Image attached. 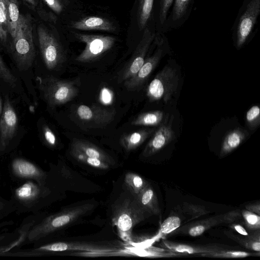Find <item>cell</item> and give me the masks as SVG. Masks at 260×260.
<instances>
[{
  "label": "cell",
  "mask_w": 260,
  "mask_h": 260,
  "mask_svg": "<svg viewBox=\"0 0 260 260\" xmlns=\"http://www.w3.org/2000/svg\"><path fill=\"white\" fill-rule=\"evenodd\" d=\"M156 37L155 33L147 26L129 60L119 72L118 82L121 83L135 76L143 64L148 50Z\"/></svg>",
  "instance_id": "cell-10"
},
{
  "label": "cell",
  "mask_w": 260,
  "mask_h": 260,
  "mask_svg": "<svg viewBox=\"0 0 260 260\" xmlns=\"http://www.w3.org/2000/svg\"><path fill=\"white\" fill-rule=\"evenodd\" d=\"M148 183L139 175L127 173L124 178V184L135 199L139 195Z\"/></svg>",
  "instance_id": "cell-29"
},
{
  "label": "cell",
  "mask_w": 260,
  "mask_h": 260,
  "mask_svg": "<svg viewBox=\"0 0 260 260\" xmlns=\"http://www.w3.org/2000/svg\"><path fill=\"white\" fill-rule=\"evenodd\" d=\"M162 246L170 251L183 254H201L223 249H229L230 247L220 244L194 245L173 242L162 240Z\"/></svg>",
  "instance_id": "cell-16"
},
{
  "label": "cell",
  "mask_w": 260,
  "mask_h": 260,
  "mask_svg": "<svg viewBox=\"0 0 260 260\" xmlns=\"http://www.w3.org/2000/svg\"><path fill=\"white\" fill-rule=\"evenodd\" d=\"M245 209L255 213L260 216V203L257 202L256 203L247 204L245 206Z\"/></svg>",
  "instance_id": "cell-43"
},
{
  "label": "cell",
  "mask_w": 260,
  "mask_h": 260,
  "mask_svg": "<svg viewBox=\"0 0 260 260\" xmlns=\"http://www.w3.org/2000/svg\"><path fill=\"white\" fill-rule=\"evenodd\" d=\"M246 119L251 129L256 127L260 123V109L258 106H253L247 112Z\"/></svg>",
  "instance_id": "cell-36"
},
{
  "label": "cell",
  "mask_w": 260,
  "mask_h": 260,
  "mask_svg": "<svg viewBox=\"0 0 260 260\" xmlns=\"http://www.w3.org/2000/svg\"><path fill=\"white\" fill-rule=\"evenodd\" d=\"M93 208L91 204H85L66 209L62 211L50 215L35 226L28 234L30 241L38 240L67 226L82 216Z\"/></svg>",
  "instance_id": "cell-7"
},
{
  "label": "cell",
  "mask_w": 260,
  "mask_h": 260,
  "mask_svg": "<svg viewBox=\"0 0 260 260\" xmlns=\"http://www.w3.org/2000/svg\"><path fill=\"white\" fill-rule=\"evenodd\" d=\"M100 100L104 105L111 104L113 100V92L107 87H103L100 91Z\"/></svg>",
  "instance_id": "cell-41"
},
{
  "label": "cell",
  "mask_w": 260,
  "mask_h": 260,
  "mask_svg": "<svg viewBox=\"0 0 260 260\" xmlns=\"http://www.w3.org/2000/svg\"><path fill=\"white\" fill-rule=\"evenodd\" d=\"M174 116L172 115L169 121L165 119L156 130L144 149L142 155L145 157L150 156L161 150L174 138L172 129Z\"/></svg>",
  "instance_id": "cell-13"
},
{
  "label": "cell",
  "mask_w": 260,
  "mask_h": 260,
  "mask_svg": "<svg viewBox=\"0 0 260 260\" xmlns=\"http://www.w3.org/2000/svg\"><path fill=\"white\" fill-rule=\"evenodd\" d=\"M193 0H174L172 14L174 22H182L188 16Z\"/></svg>",
  "instance_id": "cell-28"
},
{
  "label": "cell",
  "mask_w": 260,
  "mask_h": 260,
  "mask_svg": "<svg viewBox=\"0 0 260 260\" xmlns=\"http://www.w3.org/2000/svg\"><path fill=\"white\" fill-rule=\"evenodd\" d=\"M71 154L79 161L92 167L106 170L109 169L111 166L108 163L97 158L89 157L75 152H71Z\"/></svg>",
  "instance_id": "cell-34"
},
{
  "label": "cell",
  "mask_w": 260,
  "mask_h": 260,
  "mask_svg": "<svg viewBox=\"0 0 260 260\" xmlns=\"http://www.w3.org/2000/svg\"><path fill=\"white\" fill-rule=\"evenodd\" d=\"M63 30L68 40L85 44L84 49L75 59L80 62L85 63L95 60L113 49L120 42L118 36L114 34H94Z\"/></svg>",
  "instance_id": "cell-4"
},
{
  "label": "cell",
  "mask_w": 260,
  "mask_h": 260,
  "mask_svg": "<svg viewBox=\"0 0 260 260\" xmlns=\"http://www.w3.org/2000/svg\"><path fill=\"white\" fill-rule=\"evenodd\" d=\"M71 152L101 159L110 165L114 164L113 159L102 149L91 143L82 139H74L71 144Z\"/></svg>",
  "instance_id": "cell-19"
},
{
  "label": "cell",
  "mask_w": 260,
  "mask_h": 260,
  "mask_svg": "<svg viewBox=\"0 0 260 260\" xmlns=\"http://www.w3.org/2000/svg\"><path fill=\"white\" fill-rule=\"evenodd\" d=\"M58 24H40L37 27V35L40 53L46 68L55 70L67 59V50L64 42L67 38L61 26ZM61 26V25H60Z\"/></svg>",
  "instance_id": "cell-2"
},
{
  "label": "cell",
  "mask_w": 260,
  "mask_h": 260,
  "mask_svg": "<svg viewBox=\"0 0 260 260\" xmlns=\"http://www.w3.org/2000/svg\"><path fill=\"white\" fill-rule=\"evenodd\" d=\"M230 227L234 231L237 232L239 234L246 237L252 236L260 232V230L251 231L246 229L241 223H233L230 224Z\"/></svg>",
  "instance_id": "cell-39"
},
{
  "label": "cell",
  "mask_w": 260,
  "mask_h": 260,
  "mask_svg": "<svg viewBox=\"0 0 260 260\" xmlns=\"http://www.w3.org/2000/svg\"><path fill=\"white\" fill-rule=\"evenodd\" d=\"M153 131L145 129L125 134L121 137L120 144L127 151L133 150L141 145Z\"/></svg>",
  "instance_id": "cell-24"
},
{
  "label": "cell",
  "mask_w": 260,
  "mask_h": 260,
  "mask_svg": "<svg viewBox=\"0 0 260 260\" xmlns=\"http://www.w3.org/2000/svg\"><path fill=\"white\" fill-rule=\"evenodd\" d=\"M148 213L133 196L118 200L113 207L112 221L116 226L119 236L124 240H132L133 228L144 220Z\"/></svg>",
  "instance_id": "cell-5"
},
{
  "label": "cell",
  "mask_w": 260,
  "mask_h": 260,
  "mask_svg": "<svg viewBox=\"0 0 260 260\" xmlns=\"http://www.w3.org/2000/svg\"><path fill=\"white\" fill-rule=\"evenodd\" d=\"M178 81L177 71L167 66L157 74L147 86V96L150 102L162 100L167 103L176 91Z\"/></svg>",
  "instance_id": "cell-8"
},
{
  "label": "cell",
  "mask_w": 260,
  "mask_h": 260,
  "mask_svg": "<svg viewBox=\"0 0 260 260\" xmlns=\"http://www.w3.org/2000/svg\"><path fill=\"white\" fill-rule=\"evenodd\" d=\"M22 2L30 9L37 11L41 5L39 0H21Z\"/></svg>",
  "instance_id": "cell-42"
},
{
  "label": "cell",
  "mask_w": 260,
  "mask_h": 260,
  "mask_svg": "<svg viewBox=\"0 0 260 260\" xmlns=\"http://www.w3.org/2000/svg\"><path fill=\"white\" fill-rule=\"evenodd\" d=\"M248 134L246 131L240 128H235L225 136L222 143L220 157H223L237 148L245 139Z\"/></svg>",
  "instance_id": "cell-22"
},
{
  "label": "cell",
  "mask_w": 260,
  "mask_h": 260,
  "mask_svg": "<svg viewBox=\"0 0 260 260\" xmlns=\"http://www.w3.org/2000/svg\"><path fill=\"white\" fill-rule=\"evenodd\" d=\"M18 117L8 96L5 98L0 117V149L6 148L18 127Z\"/></svg>",
  "instance_id": "cell-12"
},
{
  "label": "cell",
  "mask_w": 260,
  "mask_h": 260,
  "mask_svg": "<svg viewBox=\"0 0 260 260\" xmlns=\"http://www.w3.org/2000/svg\"><path fill=\"white\" fill-rule=\"evenodd\" d=\"M0 78L11 86H15L17 79L0 56Z\"/></svg>",
  "instance_id": "cell-37"
},
{
  "label": "cell",
  "mask_w": 260,
  "mask_h": 260,
  "mask_svg": "<svg viewBox=\"0 0 260 260\" xmlns=\"http://www.w3.org/2000/svg\"><path fill=\"white\" fill-rule=\"evenodd\" d=\"M33 28L34 20L31 15L28 13L20 14L10 50L16 64L21 71L28 69L35 59Z\"/></svg>",
  "instance_id": "cell-3"
},
{
  "label": "cell",
  "mask_w": 260,
  "mask_h": 260,
  "mask_svg": "<svg viewBox=\"0 0 260 260\" xmlns=\"http://www.w3.org/2000/svg\"><path fill=\"white\" fill-rule=\"evenodd\" d=\"M260 14V0H245L234 24L236 47L240 48L251 35Z\"/></svg>",
  "instance_id": "cell-9"
},
{
  "label": "cell",
  "mask_w": 260,
  "mask_h": 260,
  "mask_svg": "<svg viewBox=\"0 0 260 260\" xmlns=\"http://www.w3.org/2000/svg\"><path fill=\"white\" fill-rule=\"evenodd\" d=\"M59 19L71 11L81 6L84 3L79 0H39Z\"/></svg>",
  "instance_id": "cell-20"
},
{
  "label": "cell",
  "mask_w": 260,
  "mask_h": 260,
  "mask_svg": "<svg viewBox=\"0 0 260 260\" xmlns=\"http://www.w3.org/2000/svg\"><path fill=\"white\" fill-rule=\"evenodd\" d=\"M162 53V49L158 47L151 56L145 59L143 64L136 74L124 81V86L127 90H134L142 85L155 68Z\"/></svg>",
  "instance_id": "cell-15"
},
{
  "label": "cell",
  "mask_w": 260,
  "mask_h": 260,
  "mask_svg": "<svg viewBox=\"0 0 260 260\" xmlns=\"http://www.w3.org/2000/svg\"><path fill=\"white\" fill-rule=\"evenodd\" d=\"M40 186L33 182L28 181L15 190V196L21 202H33L41 196V189Z\"/></svg>",
  "instance_id": "cell-25"
},
{
  "label": "cell",
  "mask_w": 260,
  "mask_h": 260,
  "mask_svg": "<svg viewBox=\"0 0 260 260\" xmlns=\"http://www.w3.org/2000/svg\"><path fill=\"white\" fill-rule=\"evenodd\" d=\"M225 234L245 248L255 252H260V232L255 235L243 237H239L231 232H225Z\"/></svg>",
  "instance_id": "cell-30"
},
{
  "label": "cell",
  "mask_w": 260,
  "mask_h": 260,
  "mask_svg": "<svg viewBox=\"0 0 260 260\" xmlns=\"http://www.w3.org/2000/svg\"><path fill=\"white\" fill-rule=\"evenodd\" d=\"M222 223H224L223 214L185 224L178 228L173 234L197 237L202 235L211 228Z\"/></svg>",
  "instance_id": "cell-18"
},
{
  "label": "cell",
  "mask_w": 260,
  "mask_h": 260,
  "mask_svg": "<svg viewBox=\"0 0 260 260\" xmlns=\"http://www.w3.org/2000/svg\"><path fill=\"white\" fill-rule=\"evenodd\" d=\"M181 219L176 213L172 212L161 224L157 238H164L180 226Z\"/></svg>",
  "instance_id": "cell-31"
},
{
  "label": "cell",
  "mask_w": 260,
  "mask_h": 260,
  "mask_svg": "<svg viewBox=\"0 0 260 260\" xmlns=\"http://www.w3.org/2000/svg\"><path fill=\"white\" fill-rule=\"evenodd\" d=\"M174 0H160L159 11V20L163 24L166 20L168 13Z\"/></svg>",
  "instance_id": "cell-38"
},
{
  "label": "cell",
  "mask_w": 260,
  "mask_h": 260,
  "mask_svg": "<svg viewBox=\"0 0 260 260\" xmlns=\"http://www.w3.org/2000/svg\"><path fill=\"white\" fill-rule=\"evenodd\" d=\"M2 110H3V105H2V99L1 98V95H0V117H1V114L2 112Z\"/></svg>",
  "instance_id": "cell-44"
},
{
  "label": "cell",
  "mask_w": 260,
  "mask_h": 260,
  "mask_svg": "<svg viewBox=\"0 0 260 260\" xmlns=\"http://www.w3.org/2000/svg\"><path fill=\"white\" fill-rule=\"evenodd\" d=\"M200 255L204 257L214 258H243L251 256H259V252L251 253L245 251L230 250L229 249L202 253Z\"/></svg>",
  "instance_id": "cell-32"
},
{
  "label": "cell",
  "mask_w": 260,
  "mask_h": 260,
  "mask_svg": "<svg viewBox=\"0 0 260 260\" xmlns=\"http://www.w3.org/2000/svg\"><path fill=\"white\" fill-rule=\"evenodd\" d=\"M59 23L68 30L101 31L116 35L121 31L118 21L106 8L84 4L61 17Z\"/></svg>",
  "instance_id": "cell-1"
},
{
  "label": "cell",
  "mask_w": 260,
  "mask_h": 260,
  "mask_svg": "<svg viewBox=\"0 0 260 260\" xmlns=\"http://www.w3.org/2000/svg\"><path fill=\"white\" fill-rule=\"evenodd\" d=\"M242 224L251 231L260 230V216L246 209L241 210Z\"/></svg>",
  "instance_id": "cell-35"
},
{
  "label": "cell",
  "mask_w": 260,
  "mask_h": 260,
  "mask_svg": "<svg viewBox=\"0 0 260 260\" xmlns=\"http://www.w3.org/2000/svg\"><path fill=\"white\" fill-rule=\"evenodd\" d=\"M37 78L38 88L50 107L64 104L74 99L79 92V79L60 80L51 76Z\"/></svg>",
  "instance_id": "cell-6"
},
{
  "label": "cell",
  "mask_w": 260,
  "mask_h": 260,
  "mask_svg": "<svg viewBox=\"0 0 260 260\" xmlns=\"http://www.w3.org/2000/svg\"><path fill=\"white\" fill-rule=\"evenodd\" d=\"M154 0H137L136 21L138 30L143 31L151 18Z\"/></svg>",
  "instance_id": "cell-23"
},
{
  "label": "cell",
  "mask_w": 260,
  "mask_h": 260,
  "mask_svg": "<svg viewBox=\"0 0 260 260\" xmlns=\"http://www.w3.org/2000/svg\"><path fill=\"white\" fill-rule=\"evenodd\" d=\"M76 114L78 118L85 123L104 126L113 121L116 111L114 109L98 105H81L76 108Z\"/></svg>",
  "instance_id": "cell-11"
},
{
  "label": "cell",
  "mask_w": 260,
  "mask_h": 260,
  "mask_svg": "<svg viewBox=\"0 0 260 260\" xmlns=\"http://www.w3.org/2000/svg\"><path fill=\"white\" fill-rule=\"evenodd\" d=\"M139 204L148 213L157 215L160 212L156 194L151 185L148 183L136 199Z\"/></svg>",
  "instance_id": "cell-21"
},
{
  "label": "cell",
  "mask_w": 260,
  "mask_h": 260,
  "mask_svg": "<svg viewBox=\"0 0 260 260\" xmlns=\"http://www.w3.org/2000/svg\"><path fill=\"white\" fill-rule=\"evenodd\" d=\"M7 13L9 32L12 40L15 37L16 28L20 19L18 0H5Z\"/></svg>",
  "instance_id": "cell-26"
},
{
  "label": "cell",
  "mask_w": 260,
  "mask_h": 260,
  "mask_svg": "<svg viewBox=\"0 0 260 260\" xmlns=\"http://www.w3.org/2000/svg\"><path fill=\"white\" fill-rule=\"evenodd\" d=\"M116 246L113 247L112 245L59 242L42 246L37 249L51 252L79 250L98 252L104 255H108L109 253L116 252L118 250Z\"/></svg>",
  "instance_id": "cell-14"
},
{
  "label": "cell",
  "mask_w": 260,
  "mask_h": 260,
  "mask_svg": "<svg viewBox=\"0 0 260 260\" xmlns=\"http://www.w3.org/2000/svg\"><path fill=\"white\" fill-rule=\"evenodd\" d=\"M163 111L156 110L143 113L131 122L133 125L156 126L160 125L163 120Z\"/></svg>",
  "instance_id": "cell-27"
},
{
  "label": "cell",
  "mask_w": 260,
  "mask_h": 260,
  "mask_svg": "<svg viewBox=\"0 0 260 260\" xmlns=\"http://www.w3.org/2000/svg\"><path fill=\"white\" fill-rule=\"evenodd\" d=\"M12 170L17 177L22 179L37 180L42 185L46 178L45 173L33 163L21 158L14 159L11 164Z\"/></svg>",
  "instance_id": "cell-17"
},
{
  "label": "cell",
  "mask_w": 260,
  "mask_h": 260,
  "mask_svg": "<svg viewBox=\"0 0 260 260\" xmlns=\"http://www.w3.org/2000/svg\"><path fill=\"white\" fill-rule=\"evenodd\" d=\"M43 134L45 141L49 146L52 147L55 146L56 144V136L48 125H44Z\"/></svg>",
  "instance_id": "cell-40"
},
{
  "label": "cell",
  "mask_w": 260,
  "mask_h": 260,
  "mask_svg": "<svg viewBox=\"0 0 260 260\" xmlns=\"http://www.w3.org/2000/svg\"><path fill=\"white\" fill-rule=\"evenodd\" d=\"M180 210L188 220H193L209 213L204 206L184 202L180 205Z\"/></svg>",
  "instance_id": "cell-33"
}]
</instances>
